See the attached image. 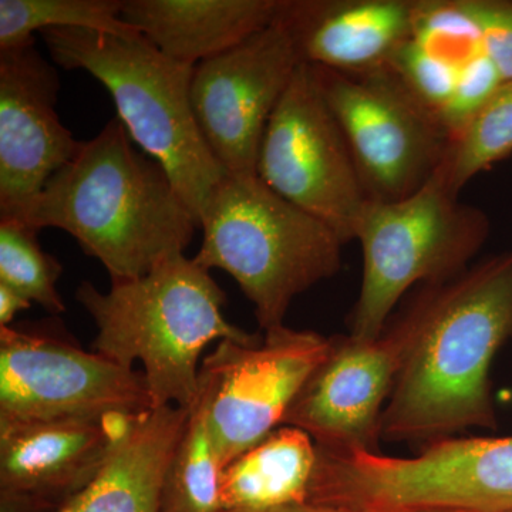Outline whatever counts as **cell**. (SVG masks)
<instances>
[{
    "instance_id": "e0dca14e",
    "label": "cell",
    "mask_w": 512,
    "mask_h": 512,
    "mask_svg": "<svg viewBox=\"0 0 512 512\" xmlns=\"http://www.w3.org/2000/svg\"><path fill=\"white\" fill-rule=\"evenodd\" d=\"M188 417L190 409L177 406L137 416L97 476L59 512H163L165 476Z\"/></svg>"
},
{
    "instance_id": "44dd1931",
    "label": "cell",
    "mask_w": 512,
    "mask_h": 512,
    "mask_svg": "<svg viewBox=\"0 0 512 512\" xmlns=\"http://www.w3.org/2000/svg\"><path fill=\"white\" fill-rule=\"evenodd\" d=\"M124 0H0V50L35 42L50 29L137 33L121 19Z\"/></svg>"
},
{
    "instance_id": "d6986e66",
    "label": "cell",
    "mask_w": 512,
    "mask_h": 512,
    "mask_svg": "<svg viewBox=\"0 0 512 512\" xmlns=\"http://www.w3.org/2000/svg\"><path fill=\"white\" fill-rule=\"evenodd\" d=\"M316 444L305 431L281 426L222 467V512L264 511L305 503Z\"/></svg>"
},
{
    "instance_id": "8992f818",
    "label": "cell",
    "mask_w": 512,
    "mask_h": 512,
    "mask_svg": "<svg viewBox=\"0 0 512 512\" xmlns=\"http://www.w3.org/2000/svg\"><path fill=\"white\" fill-rule=\"evenodd\" d=\"M306 501L352 512L512 510V436L450 437L416 457L316 446Z\"/></svg>"
},
{
    "instance_id": "9c48e42d",
    "label": "cell",
    "mask_w": 512,
    "mask_h": 512,
    "mask_svg": "<svg viewBox=\"0 0 512 512\" xmlns=\"http://www.w3.org/2000/svg\"><path fill=\"white\" fill-rule=\"evenodd\" d=\"M256 174L276 194L355 241L369 195L312 66L302 63L269 119Z\"/></svg>"
},
{
    "instance_id": "5bb4252c",
    "label": "cell",
    "mask_w": 512,
    "mask_h": 512,
    "mask_svg": "<svg viewBox=\"0 0 512 512\" xmlns=\"http://www.w3.org/2000/svg\"><path fill=\"white\" fill-rule=\"evenodd\" d=\"M60 79L36 43L0 50V218H13L79 151L56 104Z\"/></svg>"
},
{
    "instance_id": "52a82bcc",
    "label": "cell",
    "mask_w": 512,
    "mask_h": 512,
    "mask_svg": "<svg viewBox=\"0 0 512 512\" xmlns=\"http://www.w3.org/2000/svg\"><path fill=\"white\" fill-rule=\"evenodd\" d=\"M490 229L487 212L460 201L441 165L409 197L367 202L355 232L362 245L363 276L350 335H382L414 286L447 281L473 265Z\"/></svg>"
},
{
    "instance_id": "7c38bea8",
    "label": "cell",
    "mask_w": 512,
    "mask_h": 512,
    "mask_svg": "<svg viewBox=\"0 0 512 512\" xmlns=\"http://www.w3.org/2000/svg\"><path fill=\"white\" fill-rule=\"evenodd\" d=\"M414 338L400 309L376 339L330 336V349L286 413L282 426L305 431L326 450L379 451L380 421Z\"/></svg>"
},
{
    "instance_id": "5b68a950",
    "label": "cell",
    "mask_w": 512,
    "mask_h": 512,
    "mask_svg": "<svg viewBox=\"0 0 512 512\" xmlns=\"http://www.w3.org/2000/svg\"><path fill=\"white\" fill-rule=\"evenodd\" d=\"M194 261L237 281L261 329L285 325L292 302L342 268V239L258 174H227L200 218Z\"/></svg>"
},
{
    "instance_id": "9a60e30c",
    "label": "cell",
    "mask_w": 512,
    "mask_h": 512,
    "mask_svg": "<svg viewBox=\"0 0 512 512\" xmlns=\"http://www.w3.org/2000/svg\"><path fill=\"white\" fill-rule=\"evenodd\" d=\"M136 417L0 420V491L60 507L97 476Z\"/></svg>"
},
{
    "instance_id": "cb8c5ba5",
    "label": "cell",
    "mask_w": 512,
    "mask_h": 512,
    "mask_svg": "<svg viewBox=\"0 0 512 512\" xmlns=\"http://www.w3.org/2000/svg\"><path fill=\"white\" fill-rule=\"evenodd\" d=\"M412 40L458 69L483 53L476 26L461 0H417Z\"/></svg>"
},
{
    "instance_id": "6da1fadb",
    "label": "cell",
    "mask_w": 512,
    "mask_h": 512,
    "mask_svg": "<svg viewBox=\"0 0 512 512\" xmlns=\"http://www.w3.org/2000/svg\"><path fill=\"white\" fill-rule=\"evenodd\" d=\"M404 308L414 338L380 421V439L433 443L495 430L494 357L512 339V251L417 286Z\"/></svg>"
},
{
    "instance_id": "603a6c76",
    "label": "cell",
    "mask_w": 512,
    "mask_h": 512,
    "mask_svg": "<svg viewBox=\"0 0 512 512\" xmlns=\"http://www.w3.org/2000/svg\"><path fill=\"white\" fill-rule=\"evenodd\" d=\"M37 229L0 220V284L10 286L52 315L66 311L56 284L63 266L37 241Z\"/></svg>"
},
{
    "instance_id": "7a4b0ae2",
    "label": "cell",
    "mask_w": 512,
    "mask_h": 512,
    "mask_svg": "<svg viewBox=\"0 0 512 512\" xmlns=\"http://www.w3.org/2000/svg\"><path fill=\"white\" fill-rule=\"evenodd\" d=\"M131 141L123 123L110 120L25 210L0 220L62 229L111 282L140 278L184 254L200 224L163 165Z\"/></svg>"
},
{
    "instance_id": "4316f807",
    "label": "cell",
    "mask_w": 512,
    "mask_h": 512,
    "mask_svg": "<svg viewBox=\"0 0 512 512\" xmlns=\"http://www.w3.org/2000/svg\"><path fill=\"white\" fill-rule=\"evenodd\" d=\"M476 26L481 50L497 67L504 82L512 80V2L461 0Z\"/></svg>"
},
{
    "instance_id": "3957f363",
    "label": "cell",
    "mask_w": 512,
    "mask_h": 512,
    "mask_svg": "<svg viewBox=\"0 0 512 512\" xmlns=\"http://www.w3.org/2000/svg\"><path fill=\"white\" fill-rule=\"evenodd\" d=\"M76 299L96 325L94 352L130 369L143 363L154 409H191L200 390L198 362L214 340L256 345L264 339L225 319L227 295L184 254L140 278L111 282L107 292L83 281Z\"/></svg>"
},
{
    "instance_id": "8fae6325",
    "label": "cell",
    "mask_w": 512,
    "mask_h": 512,
    "mask_svg": "<svg viewBox=\"0 0 512 512\" xmlns=\"http://www.w3.org/2000/svg\"><path fill=\"white\" fill-rule=\"evenodd\" d=\"M150 409L143 373L70 340L0 326V420L138 416Z\"/></svg>"
},
{
    "instance_id": "7402d4cb",
    "label": "cell",
    "mask_w": 512,
    "mask_h": 512,
    "mask_svg": "<svg viewBox=\"0 0 512 512\" xmlns=\"http://www.w3.org/2000/svg\"><path fill=\"white\" fill-rule=\"evenodd\" d=\"M512 154V80L485 103L483 109L453 137L441 164L451 190H461L477 174Z\"/></svg>"
},
{
    "instance_id": "ffe728a7",
    "label": "cell",
    "mask_w": 512,
    "mask_h": 512,
    "mask_svg": "<svg viewBox=\"0 0 512 512\" xmlns=\"http://www.w3.org/2000/svg\"><path fill=\"white\" fill-rule=\"evenodd\" d=\"M221 461L198 390L187 427L175 448L163 488V512H222Z\"/></svg>"
},
{
    "instance_id": "f1b7e54d",
    "label": "cell",
    "mask_w": 512,
    "mask_h": 512,
    "mask_svg": "<svg viewBox=\"0 0 512 512\" xmlns=\"http://www.w3.org/2000/svg\"><path fill=\"white\" fill-rule=\"evenodd\" d=\"M30 306L32 302L22 293L8 285L0 284V326H10L15 316L19 312L26 311Z\"/></svg>"
},
{
    "instance_id": "d4e9b609",
    "label": "cell",
    "mask_w": 512,
    "mask_h": 512,
    "mask_svg": "<svg viewBox=\"0 0 512 512\" xmlns=\"http://www.w3.org/2000/svg\"><path fill=\"white\" fill-rule=\"evenodd\" d=\"M389 66L407 89L437 116L453 94L460 73L458 67L431 55L412 37L400 47Z\"/></svg>"
},
{
    "instance_id": "ac0fdd59",
    "label": "cell",
    "mask_w": 512,
    "mask_h": 512,
    "mask_svg": "<svg viewBox=\"0 0 512 512\" xmlns=\"http://www.w3.org/2000/svg\"><path fill=\"white\" fill-rule=\"evenodd\" d=\"M281 0H124L121 19L175 62L195 67L274 25Z\"/></svg>"
},
{
    "instance_id": "ba28073f",
    "label": "cell",
    "mask_w": 512,
    "mask_h": 512,
    "mask_svg": "<svg viewBox=\"0 0 512 512\" xmlns=\"http://www.w3.org/2000/svg\"><path fill=\"white\" fill-rule=\"evenodd\" d=\"M312 69L370 200H402L429 183L453 136L392 67L365 73Z\"/></svg>"
},
{
    "instance_id": "277c9868",
    "label": "cell",
    "mask_w": 512,
    "mask_h": 512,
    "mask_svg": "<svg viewBox=\"0 0 512 512\" xmlns=\"http://www.w3.org/2000/svg\"><path fill=\"white\" fill-rule=\"evenodd\" d=\"M40 36L53 62L84 70L109 90L128 136L163 165L200 224L208 198L228 173L195 121V67L165 56L140 33L50 29Z\"/></svg>"
},
{
    "instance_id": "4dcf8cb0",
    "label": "cell",
    "mask_w": 512,
    "mask_h": 512,
    "mask_svg": "<svg viewBox=\"0 0 512 512\" xmlns=\"http://www.w3.org/2000/svg\"><path fill=\"white\" fill-rule=\"evenodd\" d=\"M420 512H474V511H420ZM487 512H512V510H504V511H487Z\"/></svg>"
},
{
    "instance_id": "f546056e",
    "label": "cell",
    "mask_w": 512,
    "mask_h": 512,
    "mask_svg": "<svg viewBox=\"0 0 512 512\" xmlns=\"http://www.w3.org/2000/svg\"><path fill=\"white\" fill-rule=\"evenodd\" d=\"M241 512H352L342 510V508L329 507V505L315 504L311 501L305 503L289 504L284 507L271 508V510L264 511H241Z\"/></svg>"
},
{
    "instance_id": "2e32d148",
    "label": "cell",
    "mask_w": 512,
    "mask_h": 512,
    "mask_svg": "<svg viewBox=\"0 0 512 512\" xmlns=\"http://www.w3.org/2000/svg\"><path fill=\"white\" fill-rule=\"evenodd\" d=\"M413 0H281L275 23L302 63L343 73L389 66L413 33Z\"/></svg>"
},
{
    "instance_id": "484cf974",
    "label": "cell",
    "mask_w": 512,
    "mask_h": 512,
    "mask_svg": "<svg viewBox=\"0 0 512 512\" xmlns=\"http://www.w3.org/2000/svg\"><path fill=\"white\" fill-rule=\"evenodd\" d=\"M503 83L497 67L484 53L461 67L453 94L439 113L441 123L451 136L460 133L461 128L473 119L478 110L483 109Z\"/></svg>"
},
{
    "instance_id": "83f0119b",
    "label": "cell",
    "mask_w": 512,
    "mask_h": 512,
    "mask_svg": "<svg viewBox=\"0 0 512 512\" xmlns=\"http://www.w3.org/2000/svg\"><path fill=\"white\" fill-rule=\"evenodd\" d=\"M59 508L33 495L0 491V512H59Z\"/></svg>"
},
{
    "instance_id": "4fadbf2b",
    "label": "cell",
    "mask_w": 512,
    "mask_h": 512,
    "mask_svg": "<svg viewBox=\"0 0 512 512\" xmlns=\"http://www.w3.org/2000/svg\"><path fill=\"white\" fill-rule=\"evenodd\" d=\"M301 64L291 37L274 22L195 66V121L228 174H256L265 128Z\"/></svg>"
},
{
    "instance_id": "30bf717a",
    "label": "cell",
    "mask_w": 512,
    "mask_h": 512,
    "mask_svg": "<svg viewBox=\"0 0 512 512\" xmlns=\"http://www.w3.org/2000/svg\"><path fill=\"white\" fill-rule=\"evenodd\" d=\"M330 349V338L281 325L256 345L221 340L200 369L221 466L282 426L289 407Z\"/></svg>"
}]
</instances>
